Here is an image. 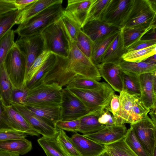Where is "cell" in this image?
<instances>
[{
	"label": "cell",
	"mask_w": 156,
	"mask_h": 156,
	"mask_svg": "<svg viewBox=\"0 0 156 156\" xmlns=\"http://www.w3.org/2000/svg\"><path fill=\"white\" fill-rule=\"evenodd\" d=\"M69 57L63 64L61 74L62 83L67 85L78 75L99 81L101 76L97 67L79 49L74 42H69Z\"/></svg>",
	"instance_id": "cell-1"
},
{
	"label": "cell",
	"mask_w": 156,
	"mask_h": 156,
	"mask_svg": "<svg viewBox=\"0 0 156 156\" xmlns=\"http://www.w3.org/2000/svg\"><path fill=\"white\" fill-rule=\"evenodd\" d=\"M62 3L52 5L19 25L14 30L15 33L20 37L41 34L46 28L59 19L64 10Z\"/></svg>",
	"instance_id": "cell-2"
},
{
	"label": "cell",
	"mask_w": 156,
	"mask_h": 156,
	"mask_svg": "<svg viewBox=\"0 0 156 156\" xmlns=\"http://www.w3.org/2000/svg\"><path fill=\"white\" fill-rule=\"evenodd\" d=\"M41 34L44 41V50L68 58L69 43L73 41L60 18Z\"/></svg>",
	"instance_id": "cell-3"
},
{
	"label": "cell",
	"mask_w": 156,
	"mask_h": 156,
	"mask_svg": "<svg viewBox=\"0 0 156 156\" xmlns=\"http://www.w3.org/2000/svg\"><path fill=\"white\" fill-rule=\"evenodd\" d=\"M83 103L91 113L101 112L109 105L114 90L103 82L99 88L92 90L68 89Z\"/></svg>",
	"instance_id": "cell-4"
},
{
	"label": "cell",
	"mask_w": 156,
	"mask_h": 156,
	"mask_svg": "<svg viewBox=\"0 0 156 156\" xmlns=\"http://www.w3.org/2000/svg\"><path fill=\"white\" fill-rule=\"evenodd\" d=\"M156 9L150 0H133L123 27H148L156 25Z\"/></svg>",
	"instance_id": "cell-5"
},
{
	"label": "cell",
	"mask_w": 156,
	"mask_h": 156,
	"mask_svg": "<svg viewBox=\"0 0 156 156\" xmlns=\"http://www.w3.org/2000/svg\"><path fill=\"white\" fill-rule=\"evenodd\" d=\"M62 89L54 84L41 82L28 89V95L24 105L61 106Z\"/></svg>",
	"instance_id": "cell-6"
},
{
	"label": "cell",
	"mask_w": 156,
	"mask_h": 156,
	"mask_svg": "<svg viewBox=\"0 0 156 156\" xmlns=\"http://www.w3.org/2000/svg\"><path fill=\"white\" fill-rule=\"evenodd\" d=\"M5 64L13 88L22 87L25 75L26 58L16 44L8 54Z\"/></svg>",
	"instance_id": "cell-7"
},
{
	"label": "cell",
	"mask_w": 156,
	"mask_h": 156,
	"mask_svg": "<svg viewBox=\"0 0 156 156\" xmlns=\"http://www.w3.org/2000/svg\"><path fill=\"white\" fill-rule=\"evenodd\" d=\"M133 0H110L100 20L122 29L132 8Z\"/></svg>",
	"instance_id": "cell-8"
},
{
	"label": "cell",
	"mask_w": 156,
	"mask_h": 156,
	"mask_svg": "<svg viewBox=\"0 0 156 156\" xmlns=\"http://www.w3.org/2000/svg\"><path fill=\"white\" fill-rule=\"evenodd\" d=\"M15 44L24 53L26 58L25 75L23 86L30 67L36 58L44 50V41L41 34L20 37L16 41Z\"/></svg>",
	"instance_id": "cell-9"
},
{
	"label": "cell",
	"mask_w": 156,
	"mask_h": 156,
	"mask_svg": "<svg viewBox=\"0 0 156 156\" xmlns=\"http://www.w3.org/2000/svg\"><path fill=\"white\" fill-rule=\"evenodd\" d=\"M130 127L144 150L153 156L156 149V125L147 115Z\"/></svg>",
	"instance_id": "cell-10"
},
{
	"label": "cell",
	"mask_w": 156,
	"mask_h": 156,
	"mask_svg": "<svg viewBox=\"0 0 156 156\" xmlns=\"http://www.w3.org/2000/svg\"><path fill=\"white\" fill-rule=\"evenodd\" d=\"M61 107L62 121L79 119L91 113L81 100L66 88L62 89Z\"/></svg>",
	"instance_id": "cell-11"
},
{
	"label": "cell",
	"mask_w": 156,
	"mask_h": 156,
	"mask_svg": "<svg viewBox=\"0 0 156 156\" xmlns=\"http://www.w3.org/2000/svg\"><path fill=\"white\" fill-rule=\"evenodd\" d=\"M10 105L19 112L39 134L44 136L53 137L57 136L59 129L48 124L41 118L29 110L25 105L10 102Z\"/></svg>",
	"instance_id": "cell-12"
},
{
	"label": "cell",
	"mask_w": 156,
	"mask_h": 156,
	"mask_svg": "<svg viewBox=\"0 0 156 156\" xmlns=\"http://www.w3.org/2000/svg\"><path fill=\"white\" fill-rule=\"evenodd\" d=\"M140 83V100L148 109L156 107V72L138 76Z\"/></svg>",
	"instance_id": "cell-13"
},
{
	"label": "cell",
	"mask_w": 156,
	"mask_h": 156,
	"mask_svg": "<svg viewBox=\"0 0 156 156\" xmlns=\"http://www.w3.org/2000/svg\"><path fill=\"white\" fill-rule=\"evenodd\" d=\"M127 130L125 125L114 126H106L94 133L83 135L98 144L105 145L124 138Z\"/></svg>",
	"instance_id": "cell-14"
},
{
	"label": "cell",
	"mask_w": 156,
	"mask_h": 156,
	"mask_svg": "<svg viewBox=\"0 0 156 156\" xmlns=\"http://www.w3.org/2000/svg\"><path fill=\"white\" fill-rule=\"evenodd\" d=\"M70 139L81 156H99L106 151L105 145L77 133H74Z\"/></svg>",
	"instance_id": "cell-15"
},
{
	"label": "cell",
	"mask_w": 156,
	"mask_h": 156,
	"mask_svg": "<svg viewBox=\"0 0 156 156\" xmlns=\"http://www.w3.org/2000/svg\"><path fill=\"white\" fill-rule=\"evenodd\" d=\"M97 67L101 77L114 90L120 93L123 90L122 70L119 65L103 63Z\"/></svg>",
	"instance_id": "cell-16"
},
{
	"label": "cell",
	"mask_w": 156,
	"mask_h": 156,
	"mask_svg": "<svg viewBox=\"0 0 156 156\" xmlns=\"http://www.w3.org/2000/svg\"><path fill=\"white\" fill-rule=\"evenodd\" d=\"M31 112L39 117L51 126L57 128L55 124L61 119V106L24 105Z\"/></svg>",
	"instance_id": "cell-17"
},
{
	"label": "cell",
	"mask_w": 156,
	"mask_h": 156,
	"mask_svg": "<svg viewBox=\"0 0 156 156\" xmlns=\"http://www.w3.org/2000/svg\"><path fill=\"white\" fill-rule=\"evenodd\" d=\"M2 102L4 112L14 129L26 133L28 135H39L40 134L12 105H6Z\"/></svg>",
	"instance_id": "cell-18"
},
{
	"label": "cell",
	"mask_w": 156,
	"mask_h": 156,
	"mask_svg": "<svg viewBox=\"0 0 156 156\" xmlns=\"http://www.w3.org/2000/svg\"><path fill=\"white\" fill-rule=\"evenodd\" d=\"M121 29L98 20L86 23L81 30L94 42Z\"/></svg>",
	"instance_id": "cell-19"
},
{
	"label": "cell",
	"mask_w": 156,
	"mask_h": 156,
	"mask_svg": "<svg viewBox=\"0 0 156 156\" xmlns=\"http://www.w3.org/2000/svg\"><path fill=\"white\" fill-rule=\"evenodd\" d=\"M127 52L124 48L121 29L112 41L102 58L101 63L119 64L123 60V55Z\"/></svg>",
	"instance_id": "cell-20"
},
{
	"label": "cell",
	"mask_w": 156,
	"mask_h": 156,
	"mask_svg": "<svg viewBox=\"0 0 156 156\" xmlns=\"http://www.w3.org/2000/svg\"><path fill=\"white\" fill-rule=\"evenodd\" d=\"M62 0H36L24 9L20 10L16 19V24L20 25L29 20L48 7L59 3Z\"/></svg>",
	"instance_id": "cell-21"
},
{
	"label": "cell",
	"mask_w": 156,
	"mask_h": 156,
	"mask_svg": "<svg viewBox=\"0 0 156 156\" xmlns=\"http://www.w3.org/2000/svg\"><path fill=\"white\" fill-rule=\"evenodd\" d=\"M93 0H68L65 11L82 28Z\"/></svg>",
	"instance_id": "cell-22"
},
{
	"label": "cell",
	"mask_w": 156,
	"mask_h": 156,
	"mask_svg": "<svg viewBox=\"0 0 156 156\" xmlns=\"http://www.w3.org/2000/svg\"><path fill=\"white\" fill-rule=\"evenodd\" d=\"M119 108L116 117L113 118L115 126L126 123L130 113L136 101L139 97L122 90L120 93Z\"/></svg>",
	"instance_id": "cell-23"
},
{
	"label": "cell",
	"mask_w": 156,
	"mask_h": 156,
	"mask_svg": "<svg viewBox=\"0 0 156 156\" xmlns=\"http://www.w3.org/2000/svg\"><path fill=\"white\" fill-rule=\"evenodd\" d=\"M119 31L94 42L90 59L96 66L101 63L103 55Z\"/></svg>",
	"instance_id": "cell-24"
},
{
	"label": "cell",
	"mask_w": 156,
	"mask_h": 156,
	"mask_svg": "<svg viewBox=\"0 0 156 156\" xmlns=\"http://www.w3.org/2000/svg\"><path fill=\"white\" fill-rule=\"evenodd\" d=\"M31 142L26 138L0 141V150L24 155L31 150Z\"/></svg>",
	"instance_id": "cell-25"
},
{
	"label": "cell",
	"mask_w": 156,
	"mask_h": 156,
	"mask_svg": "<svg viewBox=\"0 0 156 156\" xmlns=\"http://www.w3.org/2000/svg\"><path fill=\"white\" fill-rule=\"evenodd\" d=\"M156 27L153 25L148 27H123L121 29L124 48L126 49L140 40L148 31Z\"/></svg>",
	"instance_id": "cell-26"
},
{
	"label": "cell",
	"mask_w": 156,
	"mask_h": 156,
	"mask_svg": "<svg viewBox=\"0 0 156 156\" xmlns=\"http://www.w3.org/2000/svg\"><path fill=\"white\" fill-rule=\"evenodd\" d=\"M102 112L90 113L81 118L78 132L83 135L87 134L96 132L105 127L100 124L98 120Z\"/></svg>",
	"instance_id": "cell-27"
},
{
	"label": "cell",
	"mask_w": 156,
	"mask_h": 156,
	"mask_svg": "<svg viewBox=\"0 0 156 156\" xmlns=\"http://www.w3.org/2000/svg\"><path fill=\"white\" fill-rule=\"evenodd\" d=\"M57 136L53 137L43 136L37 141L47 156H69L58 141Z\"/></svg>",
	"instance_id": "cell-28"
},
{
	"label": "cell",
	"mask_w": 156,
	"mask_h": 156,
	"mask_svg": "<svg viewBox=\"0 0 156 156\" xmlns=\"http://www.w3.org/2000/svg\"><path fill=\"white\" fill-rule=\"evenodd\" d=\"M118 65L122 71L137 76L148 73L156 72V65L143 62H132L123 60Z\"/></svg>",
	"instance_id": "cell-29"
},
{
	"label": "cell",
	"mask_w": 156,
	"mask_h": 156,
	"mask_svg": "<svg viewBox=\"0 0 156 156\" xmlns=\"http://www.w3.org/2000/svg\"><path fill=\"white\" fill-rule=\"evenodd\" d=\"M12 88L4 62L0 66V93L1 101L6 105H10Z\"/></svg>",
	"instance_id": "cell-30"
},
{
	"label": "cell",
	"mask_w": 156,
	"mask_h": 156,
	"mask_svg": "<svg viewBox=\"0 0 156 156\" xmlns=\"http://www.w3.org/2000/svg\"><path fill=\"white\" fill-rule=\"evenodd\" d=\"M138 76L122 70V90L131 94L140 97V90Z\"/></svg>",
	"instance_id": "cell-31"
},
{
	"label": "cell",
	"mask_w": 156,
	"mask_h": 156,
	"mask_svg": "<svg viewBox=\"0 0 156 156\" xmlns=\"http://www.w3.org/2000/svg\"><path fill=\"white\" fill-rule=\"evenodd\" d=\"M103 83V82H100L94 79L78 75L66 86V88L92 90L100 87Z\"/></svg>",
	"instance_id": "cell-32"
},
{
	"label": "cell",
	"mask_w": 156,
	"mask_h": 156,
	"mask_svg": "<svg viewBox=\"0 0 156 156\" xmlns=\"http://www.w3.org/2000/svg\"><path fill=\"white\" fill-rule=\"evenodd\" d=\"M156 45L135 51L127 52L122 56L123 60L132 62H143L156 54Z\"/></svg>",
	"instance_id": "cell-33"
},
{
	"label": "cell",
	"mask_w": 156,
	"mask_h": 156,
	"mask_svg": "<svg viewBox=\"0 0 156 156\" xmlns=\"http://www.w3.org/2000/svg\"><path fill=\"white\" fill-rule=\"evenodd\" d=\"M124 138L113 143L105 145L110 156H137L126 144Z\"/></svg>",
	"instance_id": "cell-34"
},
{
	"label": "cell",
	"mask_w": 156,
	"mask_h": 156,
	"mask_svg": "<svg viewBox=\"0 0 156 156\" xmlns=\"http://www.w3.org/2000/svg\"><path fill=\"white\" fill-rule=\"evenodd\" d=\"M110 0H93L88 9L84 24L90 21L100 20L102 15Z\"/></svg>",
	"instance_id": "cell-35"
},
{
	"label": "cell",
	"mask_w": 156,
	"mask_h": 156,
	"mask_svg": "<svg viewBox=\"0 0 156 156\" xmlns=\"http://www.w3.org/2000/svg\"><path fill=\"white\" fill-rule=\"evenodd\" d=\"M15 33L11 29L0 40V66L5 62L8 54L15 44Z\"/></svg>",
	"instance_id": "cell-36"
},
{
	"label": "cell",
	"mask_w": 156,
	"mask_h": 156,
	"mask_svg": "<svg viewBox=\"0 0 156 156\" xmlns=\"http://www.w3.org/2000/svg\"><path fill=\"white\" fill-rule=\"evenodd\" d=\"M124 140L128 147L137 156H151L144 150L131 127L127 130Z\"/></svg>",
	"instance_id": "cell-37"
},
{
	"label": "cell",
	"mask_w": 156,
	"mask_h": 156,
	"mask_svg": "<svg viewBox=\"0 0 156 156\" xmlns=\"http://www.w3.org/2000/svg\"><path fill=\"white\" fill-rule=\"evenodd\" d=\"M20 11L17 9L0 15V40L16 24Z\"/></svg>",
	"instance_id": "cell-38"
},
{
	"label": "cell",
	"mask_w": 156,
	"mask_h": 156,
	"mask_svg": "<svg viewBox=\"0 0 156 156\" xmlns=\"http://www.w3.org/2000/svg\"><path fill=\"white\" fill-rule=\"evenodd\" d=\"M50 51L44 50L36 58L30 67L22 87H27V85L34 77L35 74L42 67L46 61L52 54Z\"/></svg>",
	"instance_id": "cell-39"
},
{
	"label": "cell",
	"mask_w": 156,
	"mask_h": 156,
	"mask_svg": "<svg viewBox=\"0 0 156 156\" xmlns=\"http://www.w3.org/2000/svg\"><path fill=\"white\" fill-rule=\"evenodd\" d=\"M56 58V54L52 53L46 61L42 67L35 74L31 80L27 85L28 89L38 84L45 74L55 64Z\"/></svg>",
	"instance_id": "cell-40"
},
{
	"label": "cell",
	"mask_w": 156,
	"mask_h": 156,
	"mask_svg": "<svg viewBox=\"0 0 156 156\" xmlns=\"http://www.w3.org/2000/svg\"><path fill=\"white\" fill-rule=\"evenodd\" d=\"M150 111L146 108L139 98L132 109L126 123L131 125L139 121L147 115Z\"/></svg>",
	"instance_id": "cell-41"
},
{
	"label": "cell",
	"mask_w": 156,
	"mask_h": 156,
	"mask_svg": "<svg viewBox=\"0 0 156 156\" xmlns=\"http://www.w3.org/2000/svg\"><path fill=\"white\" fill-rule=\"evenodd\" d=\"M60 18L68 32L72 41L76 42L81 28L77 22L64 10Z\"/></svg>",
	"instance_id": "cell-42"
},
{
	"label": "cell",
	"mask_w": 156,
	"mask_h": 156,
	"mask_svg": "<svg viewBox=\"0 0 156 156\" xmlns=\"http://www.w3.org/2000/svg\"><path fill=\"white\" fill-rule=\"evenodd\" d=\"M75 42L79 49L90 59L94 42L82 30L80 32L76 41Z\"/></svg>",
	"instance_id": "cell-43"
},
{
	"label": "cell",
	"mask_w": 156,
	"mask_h": 156,
	"mask_svg": "<svg viewBox=\"0 0 156 156\" xmlns=\"http://www.w3.org/2000/svg\"><path fill=\"white\" fill-rule=\"evenodd\" d=\"M59 129L57 139L64 151L69 156H81L76 149L70 137L63 130Z\"/></svg>",
	"instance_id": "cell-44"
},
{
	"label": "cell",
	"mask_w": 156,
	"mask_h": 156,
	"mask_svg": "<svg viewBox=\"0 0 156 156\" xmlns=\"http://www.w3.org/2000/svg\"><path fill=\"white\" fill-rule=\"evenodd\" d=\"M28 95V89L27 87L19 88H13L11 95V101L24 105Z\"/></svg>",
	"instance_id": "cell-45"
},
{
	"label": "cell",
	"mask_w": 156,
	"mask_h": 156,
	"mask_svg": "<svg viewBox=\"0 0 156 156\" xmlns=\"http://www.w3.org/2000/svg\"><path fill=\"white\" fill-rule=\"evenodd\" d=\"M28 135L24 133L13 129L0 130V141L26 138Z\"/></svg>",
	"instance_id": "cell-46"
},
{
	"label": "cell",
	"mask_w": 156,
	"mask_h": 156,
	"mask_svg": "<svg viewBox=\"0 0 156 156\" xmlns=\"http://www.w3.org/2000/svg\"><path fill=\"white\" fill-rule=\"evenodd\" d=\"M80 124V119L67 121L60 120L57 122L55 126L58 129L76 133L79 129Z\"/></svg>",
	"instance_id": "cell-47"
},
{
	"label": "cell",
	"mask_w": 156,
	"mask_h": 156,
	"mask_svg": "<svg viewBox=\"0 0 156 156\" xmlns=\"http://www.w3.org/2000/svg\"><path fill=\"white\" fill-rule=\"evenodd\" d=\"M156 45V40H140L126 49L127 52L145 48L148 47Z\"/></svg>",
	"instance_id": "cell-48"
},
{
	"label": "cell",
	"mask_w": 156,
	"mask_h": 156,
	"mask_svg": "<svg viewBox=\"0 0 156 156\" xmlns=\"http://www.w3.org/2000/svg\"><path fill=\"white\" fill-rule=\"evenodd\" d=\"M119 108V95L114 94L112 96L109 105L105 109L112 113V118L117 116Z\"/></svg>",
	"instance_id": "cell-49"
},
{
	"label": "cell",
	"mask_w": 156,
	"mask_h": 156,
	"mask_svg": "<svg viewBox=\"0 0 156 156\" xmlns=\"http://www.w3.org/2000/svg\"><path fill=\"white\" fill-rule=\"evenodd\" d=\"M17 9L14 0H0V15Z\"/></svg>",
	"instance_id": "cell-50"
},
{
	"label": "cell",
	"mask_w": 156,
	"mask_h": 156,
	"mask_svg": "<svg viewBox=\"0 0 156 156\" xmlns=\"http://www.w3.org/2000/svg\"><path fill=\"white\" fill-rule=\"evenodd\" d=\"M99 122L105 126H115L110 112L105 109L100 113L98 119Z\"/></svg>",
	"instance_id": "cell-51"
},
{
	"label": "cell",
	"mask_w": 156,
	"mask_h": 156,
	"mask_svg": "<svg viewBox=\"0 0 156 156\" xmlns=\"http://www.w3.org/2000/svg\"><path fill=\"white\" fill-rule=\"evenodd\" d=\"M9 129H14L4 112L2 102L0 100V130Z\"/></svg>",
	"instance_id": "cell-52"
},
{
	"label": "cell",
	"mask_w": 156,
	"mask_h": 156,
	"mask_svg": "<svg viewBox=\"0 0 156 156\" xmlns=\"http://www.w3.org/2000/svg\"><path fill=\"white\" fill-rule=\"evenodd\" d=\"M36 0H14L15 4L19 10H22L33 3Z\"/></svg>",
	"instance_id": "cell-53"
},
{
	"label": "cell",
	"mask_w": 156,
	"mask_h": 156,
	"mask_svg": "<svg viewBox=\"0 0 156 156\" xmlns=\"http://www.w3.org/2000/svg\"><path fill=\"white\" fill-rule=\"evenodd\" d=\"M156 27H155L146 33L142 37L141 40H156Z\"/></svg>",
	"instance_id": "cell-54"
},
{
	"label": "cell",
	"mask_w": 156,
	"mask_h": 156,
	"mask_svg": "<svg viewBox=\"0 0 156 156\" xmlns=\"http://www.w3.org/2000/svg\"><path fill=\"white\" fill-rule=\"evenodd\" d=\"M156 107L151 108L149 112V114L151 117V119L154 124L156 125Z\"/></svg>",
	"instance_id": "cell-55"
},
{
	"label": "cell",
	"mask_w": 156,
	"mask_h": 156,
	"mask_svg": "<svg viewBox=\"0 0 156 156\" xmlns=\"http://www.w3.org/2000/svg\"><path fill=\"white\" fill-rule=\"evenodd\" d=\"M143 62L149 64L156 65V54L148 57Z\"/></svg>",
	"instance_id": "cell-56"
},
{
	"label": "cell",
	"mask_w": 156,
	"mask_h": 156,
	"mask_svg": "<svg viewBox=\"0 0 156 156\" xmlns=\"http://www.w3.org/2000/svg\"><path fill=\"white\" fill-rule=\"evenodd\" d=\"M20 155L14 153L3 150H0V156H19Z\"/></svg>",
	"instance_id": "cell-57"
},
{
	"label": "cell",
	"mask_w": 156,
	"mask_h": 156,
	"mask_svg": "<svg viewBox=\"0 0 156 156\" xmlns=\"http://www.w3.org/2000/svg\"><path fill=\"white\" fill-rule=\"evenodd\" d=\"M99 156H110L107 151H105Z\"/></svg>",
	"instance_id": "cell-58"
},
{
	"label": "cell",
	"mask_w": 156,
	"mask_h": 156,
	"mask_svg": "<svg viewBox=\"0 0 156 156\" xmlns=\"http://www.w3.org/2000/svg\"><path fill=\"white\" fill-rule=\"evenodd\" d=\"M153 156H156V149L154 150Z\"/></svg>",
	"instance_id": "cell-59"
},
{
	"label": "cell",
	"mask_w": 156,
	"mask_h": 156,
	"mask_svg": "<svg viewBox=\"0 0 156 156\" xmlns=\"http://www.w3.org/2000/svg\"><path fill=\"white\" fill-rule=\"evenodd\" d=\"M0 100H1V98L0 93Z\"/></svg>",
	"instance_id": "cell-60"
}]
</instances>
